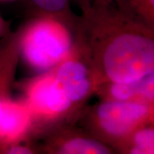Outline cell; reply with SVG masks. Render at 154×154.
Returning a JSON list of instances; mask_svg holds the SVG:
<instances>
[{
  "label": "cell",
  "instance_id": "obj_1",
  "mask_svg": "<svg viewBox=\"0 0 154 154\" xmlns=\"http://www.w3.org/2000/svg\"><path fill=\"white\" fill-rule=\"evenodd\" d=\"M74 36L97 86L134 82L154 73V28L128 17L112 0H94L78 16Z\"/></svg>",
  "mask_w": 154,
  "mask_h": 154
},
{
  "label": "cell",
  "instance_id": "obj_2",
  "mask_svg": "<svg viewBox=\"0 0 154 154\" xmlns=\"http://www.w3.org/2000/svg\"><path fill=\"white\" fill-rule=\"evenodd\" d=\"M77 122L93 137L114 150L134 129L154 124V104L99 100L95 105H87Z\"/></svg>",
  "mask_w": 154,
  "mask_h": 154
},
{
  "label": "cell",
  "instance_id": "obj_3",
  "mask_svg": "<svg viewBox=\"0 0 154 154\" xmlns=\"http://www.w3.org/2000/svg\"><path fill=\"white\" fill-rule=\"evenodd\" d=\"M75 36L70 28L51 17H30L22 24L20 55L37 73L47 71L73 50Z\"/></svg>",
  "mask_w": 154,
  "mask_h": 154
},
{
  "label": "cell",
  "instance_id": "obj_4",
  "mask_svg": "<svg viewBox=\"0 0 154 154\" xmlns=\"http://www.w3.org/2000/svg\"><path fill=\"white\" fill-rule=\"evenodd\" d=\"M19 88L30 110L33 140L54 127L77 123L82 112L57 86L50 69L22 82Z\"/></svg>",
  "mask_w": 154,
  "mask_h": 154
},
{
  "label": "cell",
  "instance_id": "obj_5",
  "mask_svg": "<svg viewBox=\"0 0 154 154\" xmlns=\"http://www.w3.org/2000/svg\"><path fill=\"white\" fill-rule=\"evenodd\" d=\"M50 70L57 86L72 105L82 112L97 88L94 71L84 52L75 43L71 52Z\"/></svg>",
  "mask_w": 154,
  "mask_h": 154
},
{
  "label": "cell",
  "instance_id": "obj_6",
  "mask_svg": "<svg viewBox=\"0 0 154 154\" xmlns=\"http://www.w3.org/2000/svg\"><path fill=\"white\" fill-rule=\"evenodd\" d=\"M38 154H115L76 123L54 127L35 140Z\"/></svg>",
  "mask_w": 154,
  "mask_h": 154
},
{
  "label": "cell",
  "instance_id": "obj_7",
  "mask_svg": "<svg viewBox=\"0 0 154 154\" xmlns=\"http://www.w3.org/2000/svg\"><path fill=\"white\" fill-rule=\"evenodd\" d=\"M31 130V114L25 99L5 100L0 109V154L18 142L33 140Z\"/></svg>",
  "mask_w": 154,
  "mask_h": 154
},
{
  "label": "cell",
  "instance_id": "obj_8",
  "mask_svg": "<svg viewBox=\"0 0 154 154\" xmlns=\"http://www.w3.org/2000/svg\"><path fill=\"white\" fill-rule=\"evenodd\" d=\"M94 95L105 101L154 104V73L129 82L100 83Z\"/></svg>",
  "mask_w": 154,
  "mask_h": 154
},
{
  "label": "cell",
  "instance_id": "obj_9",
  "mask_svg": "<svg viewBox=\"0 0 154 154\" xmlns=\"http://www.w3.org/2000/svg\"><path fill=\"white\" fill-rule=\"evenodd\" d=\"M22 25L0 38V109L3 102L11 97L17 66L21 58L20 44Z\"/></svg>",
  "mask_w": 154,
  "mask_h": 154
},
{
  "label": "cell",
  "instance_id": "obj_10",
  "mask_svg": "<svg viewBox=\"0 0 154 154\" xmlns=\"http://www.w3.org/2000/svg\"><path fill=\"white\" fill-rule=\"evenodd\" d=\"M30 17H51L73 28L77 16L70 7V0H28Z\"/></svg>",
  "mask_w": 154,
  "mask_h": 154
},
{
  "label": "cell",
  "instance_id": "obj_11",
  "mask_svg": "<svg viewBox=\"0 0 154 154\" xmlns=\"http://www.w3.org/2000/svg\"><path fill=\"white\" fill-rule=\"evenodd\" d=\"M114 150L119 154H153L154 124L134 129L117 144Z\"/></svg>",
  "mask_w": 154,
  "mask_h": 154
},
{
  "label": "cell",
  "instance_id": "obj_12",
  "mask_svg": "<svg viewBox=\"0 0 154 154\" xmlns=\"http://www.w3.org/2000/svg\"><path fill=\"white\" fill-rule=\"evenodd\" d=\"M118 9L138 22L154 28V0H112Z\"/></svg>",
  "mask_w": 154,
  "mask_h": 154
},
{
  "label": "cell",
  "instance_id": "obj_13",
  "mask_svg": "<svg viewBox=\"0 0 154 154\" xmlns=\"http://www.w3.org/2000/svg\"><path fill=\"white\" fill-rule=\"evenodd\" d=\"M11 22H7L4 17L0 15V38L5 36L11 32Z\"/></svg>",
  "mask_w": 154,
  "mask_h": 154
},
{
  "label": "cell",
  "instance_id": "obj_14",
  "mask_svg": "<svg viewBox=\"0 0 154 154\" xmlns=\"http://www.w3.org/2000/svg\"><path fill=\"white\" fill-rule=\"evenodd\" d=\"M73 1L76 4L82 14L89 9L94 0H73Z\"/></svg>",
  "mask_w": 154,
  "mask_h": 154
},
{
  "label": "cell",
  "instance_id": "obj_15",
  "mask_svg": "<svg viewBox=\"0 0 154 154\" xmlns=\"http://www.w3.org/2000/svg\"><path fill=\"white\" fill-rule=\"evenodd\" d=\"M11 1H15V0H0V3H2V2H11Z\"/></svg>",
  "mask_w": 154,
  "mask_h": 154
}]
</instances>
